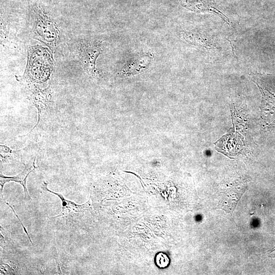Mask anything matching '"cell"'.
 Here are the masks:
<instances>
[{
    "instance_id": "obj_4",
    "label": "cell",
    "mask_w": 275,
    "mask_h": 275,
    "mask_svg": "<svg viewBox=\"0 0 275 275\" xmlns=\"http://www.w3.org/2000/svg\"><path fill=\"white\" fill-rule=\"evenodd\" d=\"M47 90L38 91L33 94L29 98L38 109V119L37 124L34 127H36L39 125L44 113L48 109L50 99Z\"/></svg>"
},
{
    "instance_id": "obj_3",
    "label": "cell",
    "mask_w": 275,
    "mask_h": 275,
    "mask_svg": "<svg viewBox=\"0 0 275 275\" xmlns=\"http://www.w3.org/2000/svg\"><path fill=\"white\" fill-rule=\"evenodd\" d=\"M35 162V159L34 160L32 165H25L23 170L14 176H5L1 172L0 185L1 195H3V191L5 184L7 183L13 181L19 183L23 187L25 198L27 200H31L32 198L28 192L26 186V181L29 174L36 169Z\"/></svg>"
},
{
    "instance_id": "obj_5",
    "label": "cell",
    "mask_w": 275,
    "mask_h": 275,
    "mask_svg": "<svg viewBox=\"0 0 275 275\" xmlns=\"http://www.w3.org/2000/svg\"><path fill=\"white\" fill-rule=\"evenodd\" d=\"M243 191L229 192L223 195L221 205L223 209L228 211H232L237 205Z\"/></svg>"
},
{
    "instance_id": "obj_2",
    "label": "cell",
    "mask_w": 275,
    "mask_h": 275,
    "mask_svg": "<svg viewBox=\"0 0 275 275\" xmlns=\"http://www.w3.org/2000/svg\"><path fill=\"white\" fill-rule=\"evenodd\" d=\"M42 186L45 190L56 195L62 201V211L59 214L53 217L54 218H63L69 216L73 217L76 214L84 212L88 208V202L81 205L77 204L71 201L66 199L61 194L49 189L47 188V183L45 181L43 182Z\"/></svg>"
},
{
    "instance_id": "obj_6",
    "label": "cell",
    "mask_w": 275,
    "mask_h": 275,
    "mask_svg": "<svg viewBox=\"0 0 275 275\" xmlns=\"http://www.w3.org/2000/svg\"><path fill=\"white\" fill-rule=\"evenodd\" d=\"M170 259L166 254L159 253L156 255L155 263L159 268H166L170 263Z\"/></svg>"
},
{
    "instance_id": "obj_7",
    "label": "cell",
    "mask_w": 275,
    "mask_h": 275,
    "mask_svg": "<svg viewBox=\"0 0 275 275\" xmlns=\"http://www.w3.org/2000/svg\"><path fill=\"white\" fill-rule=\"evenodd\" d=\"M6 204H7V205H8L11 208V209L12 210V211H13V213L15 215V216H16V217L17 218V219L19 220V222L20 223L22 227H23V229L25 232V233L26 234L28 237V238L30 240V242L32 243V244H33V242L31 240V239L27 232V230H26L25 228L24 227V226H23V224H22V222L21 221L20 219L19 218V217L18 216V215H17V214L16 213L15 210H14L13 208L8 203V202H6Z\"/></svg>"
},
{
    "instance_id": "obj_1",
    "label": "cell",
    "mask_w": 275,
    "mask_h": 275,
    "mask_svg": "<svg viewBox=\"0 0 275 275\" xmlns=\"http://www.w3.org/2000/svg\"><path fill=\"white\" fill-rule=\"evenodd\" d=\"M101 51L100 43L89 42L84 44L81 48L80 56L85 70L90 75L96 73V60Z\"/></svg>"
}]
</instances>
